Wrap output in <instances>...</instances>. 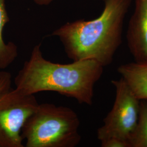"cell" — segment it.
<instances>
[{
	"label": "cell",
	"mask_w": 147,
	"mask_h": 147,
	"mask_svg": "<svg viewBox=\"0 0 147 147\" xmlns=\"http://www.w3.org/2000/svg\"><path fill=\"white\" fill-rule=\"evenodd\" d=\"M41 45L33 48L14 79L16 88L26 94L51 91L74 98L80 104L92 105L95 84L100 80L104 67L93 59L61 64L44 57Z\"/></svg>",
	"instance_id": "obj_1"
},
{
	"label": "cell",
	"mask_w": 147,
	"mask_h": 147,
	"mask_svg": "<svg viewBox=\"0 0 147 147\" xmlns=\"http://www.w3.org/2000/svg\"><path fill=\"white\" fill-rule=\"evenodd\" d=\"M103 11L91 20L69 22L53 32L68 58L93 59L104 67L112 63L122 42L124 22L132 0H102Z\"/></svg>",
	"instance_id": "obj_2"
},
{
	"label": "cell",
	"mask_w": 147,
	"mask_h": 147,
	"mask_svg": "<svg viewBox=\"0 0 147 147\" xmlns=\"http://www.w3.org/2000/svg\"><path fill=\"white\" fill-rule=\"evenodd\" d=\"M80 121L71 109L42 104L27 119L21 131L26 147H75L81 140Z\"/></svg>",
	"instance_id": "obj_3"
},
{
	"label": "cell",
	"mask_w": 147,
	"mask_h": 147,
	"mask_svg": "<svg viewBox=\"0 0 147 147\" xmlns=\"http://www.w3.org/2000/svg\"><path fill=\"white\" fill-rule=\"evenodd\" d=\"M111 82L116 89L115 100L103 125L98 129L97 138L100 142L118 138L128 142L136 126L140 100L122 78Z\"/></svg>",
	"instance_id": "obj_4"
},
{
	"label": "cell",
	"mask_w": 147,
	"mask_h": 147,
	"mask_svg": "<svg viewBox=\"0 0 147 147\" xmlns=\"http://www.w3.org/2000/svg\"><path fill=\"white\" fill-rule=\"evenodd\" d=\"M34 94L9 89L0 95V147H24L21 131L37 108Z\"/></svg>",
	"instance_id": "obj_5"
},
{
	"label": "cell",
	"mask_w": 147,
	"mask_h": 147,
	"mask_svg": "<svg viewBox=\"0 0 147 147\" xmlns=\"http://www.w3.org/2000/svg\"><path fill=\"white\" fill-rule=\"evenodd\" d=\"M134 1L126 33L127 47L135 62H147V0Z\"/></svg>",
	"instance_id": "obj_6"
},
{
	"label": "cell",
	"mask_w": 147,
	"mask_h": 147,
	"mask_svg": "<svg viewBox=\"0 0 147 147\" xmlns=\"http://www.w3.org/2000/svg\"><path fill=\"white\" fill-rule=\"evenodd\" d=\"M117 71L139 100L147 99V62L122 64Z\"/></svg>",
	"instance_id": "obj_7"
},
{
	"label": "cell",
	"mask_w": 147,
	"mask_h": 147,
	"mask_svg": "<svg viewBox=\"0 0 147 147\" xmlns=\"http://www.w3.org/2000/svg\"><path fill=\"white\" fill-rule=\"evenodd\" d=\"M5 0H0V69L4 70L11 65L18 57L17 46L14 42H6L3 38V28L9 22Z\"/></svg>",
	"instance_id": "obj_8"
},
{
	"label": "cell",
	"mask_w": 147,
	"mask_h": 147,
	"mask_svg": "<svg viewBox=\"0 0 147 147\" xmlns=\"http://www.w3.org/2000/svg\"><path fill=\"white\" fill-rule=\"evenodd\" d=\"M128 143L129 147H147V99L140 100L136 126Z\"/></svg>",
	"instance_id": "obj_9"
},
{
	"label": "cell",
	"mask_w": 147,
	"mask_h": 147,
	"mask_svg": "<svg viewBox=\"0 0 147 147\" xmlns=\"http://www.w3.org/2000/svg\"><path fill=\"white\" fill-rule=\"evenodd\" d=\"M12 82V76L10 73L4 71H0V95L11 89Z\"/></svg>",
	"instance_id": "obj_10"
},
{
	"label": "cell",
	"mask_w": 147,
	"mask_h": 147,
	"mask_svg": "<svg viewBox=\"0 0 147 147\" xmlns=\"http://www.w3.org/2000/svg\"><path fill=\"white\" fill-rule=\"evenodd\" d=\"M100 142L102 147H129L128 142L118 138H110Z\"/></svg>",
	"instance_id": "obj_11"
},
{
	"label": "cell",
	"mask_w": 147,
	"mask_h": 147,
	"mask_svg": "<svg viewBox=\"0 0 147 147\" xmlns=\"http://www.w3.org/2000/svg\"><path fill=\"white\" fill-rule=\"evenodd\" d=\"M37 5H47L51 3L55 0H33Z\"/></svg>",
	"instance_id": "obj_12"
}]
</instances>
